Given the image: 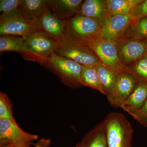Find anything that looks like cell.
<instances>
[{
  "label": "cell",
  "mask_w": 147,
  "mask_h": 147,
  "mask_svg": "<svg viewBox=\"0 0 147 147\" xmlns=\"http://www.w3.org/2000/svg\"><path fill=\"white\" fill-rule=\"evenodd\" d=\"M82 65L80 83L82 86L97 90L104 94L97 70L94 66Z\"/></svg>",
  "instance_id": "obj_21"
},
{
  "label": "cell",
  "mask_w": 147,
  "mask_h": 147,
  "mask_svg": "<svg viewBox=\"0 0 147 147\" xmlns=\"http://www.w3.org/2000/svg\"><path fill=\"white\" fill-rule=\"evenodd\" d=\"M38 138L36 134H30L23 130L16 120L0 119V146L33 143Z\"/></svg>",
  "instance_id": "obj_8"
},
{
  "label": "cell",
  "mask_w": 147,
  "mask_h": 147,
  "mask_svg": "<svg viewBox=\"0 0 147 147\" xmlns=\"http://www.w3.org/2000/svg\"><path fill=\"white\" fill-rule=\"evenodd\" d=\"M38 31L34 23L23 15L21 11L10 14H1L0 34L26 37Z\"/></svg>",
  "instance_id": "obj_7"
},
{
  "label": "cell",
  "mask_w": 147,
  "mask_h": 147,
  "mask_svg": "<svg viewBox=\"0 0 147 147\" xmlns=\"http://www.w3.org/2000/svg\"><path fill=\"white\" fill-rule=\"evenodd\" d=\"M125 71L134 76L138 81L147 82V55L125 67Z\"/></svg>",
  "instance_id": "obj_23"
},
{
  "label": "cell",
  "mask_w": 147,
  "mask_h": 147,
  "mask_svg": "<svg viewBox=\"0 0 147 147\" xmlns=\"http://www.w3.org/2000/svg\"><path fill=\"white\" fill-rule=\"evenodd\" d=\"M83 2L82 0H48L47 5L54 14L64 21L77 15Z\"/></svg>",
  "instance_id": "obj_13"
},
{
  "label": "cell",
  "mask_w": 147,
  "mask_h": 147,
  "mask_svg": "<svg viewBox=\"0 0 147 147\" xmlns=\"http://www.w3.org/2000/svg\"><path fill=\"white\" fill-rule=\"evenodd\" d=\"M65 22V34L85 45L98 38L102 26L96 20L79 14Z\"/></svg>",
  "instance_id": "obj_5"
},
{
  "label": "cell",
  "mask_w": 147,
  "mask_h": 147,
  "mask_svg": "<svg viewBox=\"0 0 147 147\" xmlns=\"http://www.w3.org/2000/svg\"><path fill=\"white\" fill-rule=\"evenodd\" d=\"M128 114L140 123L147 126V100L141 108Z\"/></svg>",
  "instance_id": "obj_27"
},
{
  "label": "cell",
  "mask_w": 147,
  "mask_h": 147,
  "mask_svg": "<svg viewBox=\"0 0 147 147\" xmlns=\"http://www.w3.org/2000/svg\"><path fill=\"white\" fill-rule=\"evenodd\" d=\"M95 53L100 62L116 74L125 71V66L119 57L115 41L98 38L86 45Z\"/></svg>",
  "instance_id": "obj_6"
},
{
  "label": "cell",
  "mask_w": 147,
  "mask_h": 147,
  "mask_svg": "<svg viewBox=\"0 0 147 147\" xmlns=\"http://www.w3.org/2000/svg\"><path fill=\"white\" fill-rule=\"evenodd\" d=\"M116 43L119 57L125 67L147 55V42L131 38H122Z\"/></svg>",
  "instance_id": "obj_9"
},
{
  "label": "cell",
  "mask_w": 147,
  "mask_h": 147,
  "mask_svg": "<svg viewBox=\"0 0 147 147\" xmlns=\"http://www.w3.org/2000/svg\"><path fill=\"white\" fill-rule=\"evenodd\" d=\"M38 31L45 32L57 40L62 39L65 35V22L59 19L45 7L42 15L35 22Z\"/></svg>",
  "instance_id": "obj_12"
},
{
  "label": "cell",
  "mask_w": 147,
  "mask_h": 147,
  "mask_svg": "<svg viewBox=\"0 0 147 147\" xmlns=\"http://www.w3.org/2000/svg\"><path fill=\"white\" fill-rule=\"evenodd\" d=\"M108 147H131L133 129L121 113H109L103 121Z\"/></svg>",
  "instance_id": "obj_1"
},
{
  "label": "cell",
  "mask_w": 147,
  "mask_h": 147,
  "mask_svg": "<svg viewBox=\"0 0 147 147\" xmlns=\"http://www.w3.org/2000/svg\"><path fill=\"white\" fill-rule=\"evenodd\" d=\"M24 38L25 52L23 57L42 65L55 53L59 46L57 40L41 31H37Z\"/></svg>",
  "instance_id": "obj_2"
},
{
  "label": "cell",
  "mask_w": 147,
  "mask_h": 147,
  "mask_svg": "<svg viewBox=\"0 0 147 147\" xmlns=\"http://www.w3.org/2000/svg\"><path fill=\"white\" fill-rule=\"evenodd\" d=\"M147 100V82L139 81L128 98L121 105L129 113L141 108Z\"/></svg>",
  "instance_id": "obj_15"
},
{
  "label": "cell",
  "mask_w": 147,
  "mask_h": 147,
  "mask_svg": "<svg viewBox=\"0 0 147 147\" xmlns=\"http://www.w3.org/2000/svg\"><path fill=\"white\" fill-rule=\"evenodd\" d=\"M129 14L134 20L147 17V0H143L134 7Z\"/></svg>",
  "instance_id": "obj_26"
},
{
  "label": "cell",
  "mask_w": 147,
  "mask_h": 147,
  "mask_svg": "<svg viewBox=\"0 0 147 147\" xmlns=\"http://www.w3.org/2000/svg\"><path fill=\"white\" fill-rule=\"evenodd\" d=\"M21 0H1L0 11L2 14H10L21 11Z\"/></svg>",
  "instance_id": "obj_25"
},
{
  "label": "cell",
  "mask_w": 147,
  "mask_h": 147,
  "mask_svg": "<svg viewBox=\"0 0 147 147\" xmlns=\"http://www.w3.org/2000/svg\"><path fill=\"white\" fill-rule=\"evenodd\" d=\"M95 67L98 74L104 94L108 96L113 91L118 75L101 62Z\"/></svg>",
  "instance_id": "obj_18"
},
{
  "label": "cell",
  "mask_w": 147,
  "mask_h": 147,
  "mask_svg": "<svg viewBox=\"0 0 147 147\" xmlns=\"http://www.w3.org/2000/svg\"><path fill=\"white\" fill-rule=\"evenodd\" d=\"M143 0H106L110 16L129 14L132 9Z\"/></svg>",
  "instance_id": "obj_20"
},
{
  "label": "cell",
  "mask_w": 147,
  "mask_h": 147,
  "mask_svg": "<svg viewBox=\"0 0 147 147\" xmlns=\"http://www.w3.org/2000/svg\"><path fill=\"white\" fill-rule=\"evenodd\" d=\"M51 144V141L50 139L42 138L34 144L33 147H48Z\"/></svg>",
  "instance_id": "obj_28"
},
{
  "label": "cell",
  "mask_w": 147,
  "mask_h": 147,
  "mask_svg": "<svg viewBox=\"0 0 147 147\" xmlns=\"http://www.w3.org/2000/svg\"><path fill=\"white\" fill-rule=\"evenodd\" d=\"M82 65L95 66L101 63L96 55L83 42L65 34L55 53Z\"/></svg>",
  "instance_id": "obj_3"
},
{
  "label": "cell",
  "mask_w": 147,
  "mask_h": 147,
  "mask_svg": "<svg viewBox=\"0 0 147 147\" xmlns=\"http://www.w3.org/2000/svg\"><path fill=\"white\" fill-rule=\"evenodd\" d=\"M139 81L125 71L119 74L113 91L107 96L110 105L115 108L120 107L131 94Z\"/></svg>",
  "instance_id": "obj_11"
},
{
  "label": "cell",
  "mask_w": 147,
  "mask_h": 147,
  "mask_svg": "<svg viewBox=\"0 0 147 147\" xmlns=\"http://www.w3.org/2000/svg\"><path fill=\"white\" fill-rule=\"evenodd\" d=\"M76 147H108L103 121L89 131Z\"/></svg>",
  "instance_id": "obj_16"
},
{
  "label": "cell",
  "mask_w": 147,
  "mask_h": 147,
  "mask_svg": "<svg viewBox=\"0 0 147 147\" xmlns=\"http://www.w3.org/2000/svg\"><path fill=\"white\" fill-rule=\"evenodd\" d=\"M122 38H131L147 42V17L133 20Z\"/></svg>",
  "instance_id": "obj_19"
},
{
  "label": "cell",
  "mask_w": 147,
  "mask_h": 147,
  "mask_svg": "<svg viewBox=\"0 0 147 147\" xmlns=\"http://www.w3.org/2000/svg\"><path fill=\"white\" fill-rule=\"evenodd\" d=\"M47 1L45 0H21V11L25 17L34 23L42 15Z\"/></svg>",
  "instance_id": "obj_17"
},
{
  "label": "cell",
  "mask_w": 147,
  "mask_h": 147,
  "mask_svg": "<svg viewBox=\"0 0 147 147\" xmlns=\"http://www.w3.org/2000/svg\"><path fill=\"white\" fill-rule=\"evenodd\" d=\"M25 41L22 37L2 35L0 37V52H16L23 55L25 52Z\"/></svg>",
  "instance_id": "obj_22"
},
{
  "label": "cell",
  "mask_w": 147,
  "mask_h": 147,
  "mask_svg": "<svg viewBox=\"0 0 147 147\" xmlns=\"http://www.w3.org/2000/svg\"><path fill=\"white\" fill-rule=\"evenodd\" d=\"M133 20L129 14L110 16L102 25L98 38L117 42L123 37Z\"/></svg>",
  "instance_id": "obj_10"
},
{
  "label": "cell",
  "mask_w": 147,
  "mask_h": 147,
  "mask_svg": "<svg viewBox=\"0 0 147 147\" xmlns=\"http://www.w3.org/2000/svg\"><path fill=\"white\" fill-rule=\"evenodd\" d=\"M77 14L93 18L102 26L110 17L106 0H86Z\"/></svg>",
  "instance_id": "obj_14"
},
{
  "label": "cell",
  "mask_w": 147,
  "mask_h": 147,
  "mask_svg": "<svg viewBox=\"0 0 147 147\" xmlns=\"http://www.w3.org/2000/svg\"><path fill=\"white\" fill-rule=\"evenodd\" d=\"M12 103L7 95L0 92V119L15 120L12 112Z\"/></svg>",
  "instance_id": "obj_24"
},
{
  "label": "cell",
  "mask_w": 147,
  "mask_h": 147,
  "mask_svg": "<svg viewBox=\"0 0 147 147\" xmlns=\"http://www.w3.org/2000/svg\"><path fill=\"white\" fill-rule=\"evenodd\" d=\"M33 143L25 144H13L0 146V147H30Z\"/></svg>",
  "instance_id": "obj_29"
},
{
  "label": "cell",
  "mask_w": 147,
  "mask_h": 147,
  "mask_svg": "<svg viewBox=\"0 0 147 147\" xmlns=\"http://www.w3.org/2000/svg\"><path fill=\"white\" fill-rule=\"evenodd\" d=\"M44 65L54 71L61 82L68 87L74 88L82 86L80 83L82 65L54 53L47 58Z\"/></svg>",
  "instance_id": "obj_4"
}]
</instances>
